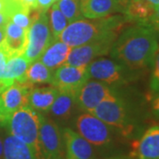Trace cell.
<instances>
[{
    "instance_id": "6da1fadb",
    "label": "cell",
    "mask_w": 159,
    "mask_h": 159,
    "mask_svg": "<svg viewBox=\"0 0 159 159\" xmlns=\"http://www.w3.org/2000/svg\"><path fill=\"white\" fill-rule=\"evenodd\" d=\"M159 48L157 32L148 24H134L121 31L111 48V57L131 70L153 64Z\"/></svg>"
},
{
    "instance_id": "7a4b0ae2",
    "label": "cell",
    "mask_w": 159,
    "mask_h": 159,
    "mask_svg": "<svg viewBox=\"0 0 159 159\" xmlns=\"http://www.w3.org/2000/svg\"><path fill=\"white\" fill-rule=\"evenodd\" d=\"M125 23H128V21L124 15H110L90 20L80 19L69 23L58 40L72 48L83 45L110 34H120Z\"/></svg>"
},
{
    "instance_id": "3957f363",
    "label": "cell",
    "mask_w": 159,
    "mask_h": 159,
    "mask_svg": "<svg viewBox=\"0 0 159 159\" xmlns=\"http://www.w3.org/2000/svg\"><path fill=\"white\" fill-rule=\"evenodd\" d=\"M42 116V114L28 104L12 113L5 126L7 133L29 145L38 159H43L39 144Z\"/></svg>"
},
{
    "instance_id": "277c9868",
    "label": "cell",
    "mask_w": 159,
    "mask_h": 159,
    "mask_svg": "<svg viewBox=\"0 0 159 159\" xmlns=\"http://www.w3.org/2000/svg\"><path fill=\"white\" fill-rule=\"evenodd\" d=\"M89 113L93 114L126 138L133 136L136 130V123L129 110L124 101L116 95L105 98Z\"/></svg>"
},
{
    "instance_id": "5b68a950",
    "label": "cell",
    "mask_w": 159,
    "mask_h": 159,
    "mask_svg": "<svg viewBox=\"0 0 159 159\" xmlns=\"http://www.w3.org/2000/svg\"><path fill=\"white\" fill-rule=\"evenodd\" d=\"M52 42L47 12L34 11L33 21L28 30V43L23 57L30 64L38 60Z\"/></svg>"
},
{
    "instance_id": "8992f818",
    "label": "cell",
    "mask_w": 159,
    "mask_h": 159,
    "mask_svg": "<svg viewBox=\"0 0 159 159\" xmlns=\"http://www.w3.org/2000/svg\"><path fill=\"white\" fill-rule=\"evenodd\" d=\"M74 125L76 132L94 147L105 148L112 143L114 128L93 114H80L75 119Z\"/></svg>"
},
{
    "instance_id": "52a82bcc",
    "label": "cell",
    "mask_w": 159,
    "mask_h": 159,
    "mask_svg": "<svg viewBox=\"0 0 159 159\" xmlns=\"http://www.w3.org/2000/svg\"><path fill=\"white\" fill-rule=\"evenodd\" d=\"M39 144L43 159H66L62 129L52 119L42 116Z\"/></svg>"
},
{
    "instance_id": "ba28073f",
    "label": "cell",
    "mask_w": 159,
    "mask_h": 159,
    "mask_svg": "<svg viewBox=\"0 0 159 159\" xmlns=\"http://www.w3.org/2000/svg\"><path fill=\"white\" fill-rule=\"evenodd\" d=\"M119 34H110L83 45L73 47L66 64L74 66H85L95 58L107 55L111 51Z\"/></svg>"
},
{
    "instance_id": "9c48e42d",
    "label": "cell",
    "mask_w": 159,
    "mask_h": 159,
    "mask_svg": "<svg viewBox=\"0 0 159 159\" xmlns=\"http://www.w3.org/2000/svg\"><path fill=\"white\" fill-rule=\"evenodd\" d=\"M126 68L120 63L107 58H100L91 61L87 66V76L89 80H97L106 84H118L127 79Z\"/></svg>"
},
{
    "instance_id": "30bf717a",
    "label": "cell",
    "mask_w": 159,
    "mask_h": 159,
    "mask_svg": "<svg viewBox=\"0 0 159 159\" xmlns=\"http://www.w3.org/2000/svg\"><path fill=\"white\" fill-rule=\"evenodd\" d=\"M87 66H74L64 64L55 69L52 74L51 85L58 91L77 94L80 88L88 80Z\"/></svg>"
},
{
    "instance_id": "8fae6325",
    "label": "cell",
    "mask_w": 159,
    "mask_h": 159,
    "mask_svg": "<svg viewBox=\"0 0 159 159\" xmlns=\"http://www.w3.org/2000/svg\"><path fill=\"white\" fill-rule=\"evenodd\" d=\"M115 95L108 84L88 80L76 94V103L82 111L90 112L105 98Z\"/></svg>"
},
{
    "instance_id": "7c38bea8",
    "label": "cell",
    "mask_w": 159,
    "mask_h": 159,
    "mask_svg": "<svg viewBox=\"0 0 159 159\" xmlns=\"http://www.w3.org/2000/svg\"><path fill=\"white\" fill-rule=\"evenodd\" d=\"M32 87L14 83L0 89V110L6 122L12 113L29 104V92Z\"/></svg>"
},
{
    "instance_id": "4fadbf2b",
    "label": "cell",
    "mask_w": 159,
    "mask_h": 159,
    "mask_svg": "<svg viewBox=\"0 0 159 159\" xmlns=\"http://www.w3.org/2000/svg\"><path fill=\"white\" fill-rule=\"evenodd\" d=\"M130 159H159V124L149 126L131 144Z\"/></svg>"
},
{
    "instance_id": "5bb4252c",
    "label": "cell",
    "mask_w": 159,
    "mask_h": 159,
    "mask_svg": "<svg viewBox=\"0 0 159 159\" xmlns=\"http://www.w3.org/2000/svg\"><path fill=\"white\" fill-rule=\"evenodd\" d=\"M66 159H96V151L89 142L70 127L62 128Z\"/></svg>"
},
{
    "instance_id": "9a60e30c",
    "label": "cell",
    "mask_w": 159,
    "mask_h": 159,
    "mask_svg": "<svg viewBox=\"0 0 159 159\" xmlns=\"http://www.w3.org/2000/svg\"><path fill=\"white\" fill-rule=\"evenodd\" d=\"M156 6L145 0H120V12L128 22L148 24Z\"/></svg>"
},
{
    "instance_id": "2e32d148",
    "label": "cell",
    "mask_w": 159,
    "mask_h": 159,
    "mask_svg": "<svg viewBox=\"0 0 159 159\" xmlns=\"http://www.w3.org/2000/svg\"><path fill=\"white\" fill-rule=\"evenodd\" d=\"M82 16L99 19L120 12V0H80Z\"/></svg>"
},
{
    "instance_id": "e0dca14e",
    "label": "cell",
    "mask_w": 159,
    "mask_h": 159,
    "mask_svg": "<svg viewBox=\"0 0 159 159\" xmlns=\"http://www.w3.org/2000/svg\"><path fill=\"white\" fill-rule=\"evenodd\" d=\"M28 43V30L9 20L6 26V38L2 44L10 57L22 55Z\"/></svg>"
},
{
    "instance_id": "ac0fdd59",
    "label": "cell",
    "mask_w": 159,
    "mask_h": 159,
    "mask_svg": "<svg viewBox=\"0 0 159 159\" xmlns=\"http://www.w3.org/2000/svg\"><path fill=\"white\" fill-rule=\"evenodd\" d=\"M29 65L30 63L23 57V55L9 57L6 63L3 88L8 87L14 83L29 85L27 76Z\"/></svg>"
},
{
    "instance_id": "d6986e66",
    "label": "cell",
    "mask_w": 159,
    "mask_h": 159,
    "mask_svg": "<svg viewBox=\"0 0 159 159\" xmlns=\"http://www.w3.org/2000/svg\"><path fill=\"white\" fill-rule=\"evenodd\" d=\"M72 47L60 40L52 42L38 60L51 70H55L66 64Z\"/></svg>"
},
{
    "instance_id": "ffe728a7",
    "label": "cell",
    "mask_w": 159,
    "mask_h": 159,
    "mask_svg": "<svg viewBox=\"0 0 159 159\" xmlns=\"http://www.w3.org/2000/svg\"><path fill=\"white\" fill-rule=\"evenodd\" d=\"M3 159H38V157L29 145L6 132L4 137Z\"/></svg>"
},
{
    "instance_id": "44dd1931",
    "label": "cell",
    "mask_w": 159,
    "mask_h": 159,
    "mask_svg": "<svg viewBox=\"0 0 159 159\" xmlns=\"http://www.w3.org/2000/svg\"><path fill=\"white\" fill-rule=\"evenodd\" d=\"M58 94L56 88H31L29 92V105L37 111H49Z\"/></svg>"
},
{
    "instance_id": "7402d4cb",
    "label": "cell",
    "mask_w": 159,
    "mask_h": 159,
    "mask_svg": "<svg viewBox=\"0 0 159 159\" xmlns=\"http://www.w3.org/2000/svg\"><path fill=\"white\" fill-rule=\"evenodd\" d=\"M76 102V95L70 92L58 91L57 97L51 105V116L57 120H66L70 118L74 104Z\"/></svg>"
},
{
    "instance_id": "603a6c76",
    "label": "cell",
    "mask_w": 159,
    "mask_h": 159,
    "mask_svg": "<svg viewBox=\"0 0 159 159\" xmlns=\"http://www.w3.org/2000/svg\"><path fill=\"white\" fill-rule=\"evenodd\" d=\"M52 70L47 67L40 60H36L29 65L27 76L29 85L34 86V84H44L51 83L52 80Z\"/></svg>"
},
{
    "instance_id": "cb8c5ba5",
    "label": "cell",
    "mask_w": 159,
    "mask_h": 159,
    "mask_svg": "<svg viewBox=\"0 0 159 159\" xmlns=\"http://www.w3.org/2000/svg\"><path fill=\"white\" fill-rule=\"evenodd\" d=\"M48 18L52 39L54 42L58 40L64 29L68 26L69 22L66 16L62 13V11L59 10L56 3L51 6Z\"/></svg>"
},
{
    "instance_id": "d4e9b609",
    "label": "cell",
    "mask_w": 159,
    "mask_h": 159,
    "mask_svg": "<svg viewBox=\"0 0 159 159\" xmlns=\"http://www.w3.org/2000/svg\"><path fill=\"white\" fill-rule=\"evenodd\" d=\"M57 7L67 19L69 23L82 19L80 0H57Z\"/></svg>"
},
{
    "instance_id": "484cf974",
    "label": "cell",
    "mask_w": 159,
    "mask_h": 159,
    "mask_svg": "<svg viewBox=\"0 0 159 159\" xmlns=\"http://www.w3.org/2000/svg\"><path fill=\"white\" fill-rule=\"evenodd\" d=\"M153 70L149 81V89L154 95L159 94V48L154 58Z\"/></svg>"
},
{
    "instance_id": "4316f807",
    "label": "cell",
    "mask_w": 159,
    "mask_h": 159,
    "mask_svg": "<svg viewBox=\"0 0 159 159\" xmlns=\"http://www.w3.org/2000/svg\"><path fill=\"white\" fill-rule=\"evenodd\" d=\"M9 54L6 52L3 45L0 46V89H3V82H4V77H5V72H6V63L9 59Z\"/></svg>"
},
{
    "instance_id": "83f0119b",
    "label": "cell",
    "mask_w": 159,
    "mask_h": 159,
    "mask_svg": "<svg viewBox=\"0 0 159 159\" xmlns=\"http://www.w3.org/2000/svg\"><path fill=\"white\" fill-rule=\"evenodd\" d=\"M56 2L55 0H36V9L40 12H47L51 6Z\"/></svg>"
},
{
    "instance_id": "f1b7e54d",
    "label": "cell",
    "mask_w": 159,
    "mask_h": 159,
    "mask_svg": "<svg viewBox=\"0 0 159 159\" xmlns=\"http://www.w3.org/2000/svg\"><path fill=\"white\" fill-rule=\"evenodd\" d=\"M149 26H151L157 32H159V5L156 6L152 17L149 20Z\"/></svg>"
},
{
    "instance_id": "f546056e",
    "label": "cell",
    "mask_w": 159,
    "mask_h": 159,
    "mask_svg": "<svg viewBox=\"0 0 159 159\" xmlns=\"http://www.w3.org/2000/svg\"><path fill=\"white\" fill-rule=\"evenodd\" d=\"M151 111L154 117L159 120V94L155 95V97L151 100Z\"/></svg>"
},
{
    "instance_id": "4dcf8cb0",
    "label": "cell",
    "mask_w": 159,
    "mask_h": 159,
    "mask_svg": "<svg viewBox=\"0 0 159 159\" xmlns=\"http://www.w3.org/2000/svg\"><path fill=\"white\" fill-rule=\"evenodd\" d=\"M9 17L5 12H0V28H6V24L9 22Z\"/></svg>"
},
{
    "instance_id": "1f68e13d",
    "label": "cell",
    "mask_w": 159,
    "mask_h": 159,
    "mask_svg": "<svg viewBox=\"0 0 159 159\" xmlns=\"http://www.w3.org/2000/svg\"><path fill=\"white\" fill-rule=\"evenodd\" d=\"M25 6L29 7L31 10L36 9V0H20Z\"/></svg>"
},
{
    "instance_id": "d6a6232c",
    "label": "cell",
    "mask_w": 159,
    "mask_h": 159,
    "mask_svg": "<svg viewBox=\"0 0 159 159\" xmlns=\"http://www.w3.org/2000/svg\"><path fill=\"white\" fill-rule=\"evenodd\" d=\"M9 5V0H0V12L6 13Z\"/></svg>"
},
{
    "instance_id": "836d02e7",
    "label": "cell",
    "mask_w": 159,
    "mask_h": 159,
    "mask_svg": "<svg viewBox=\"0 0 159 159\" xmlns=\"http://www.w3.org/2000/svg\"><path fill=\"white\" fill-rule=\"evenodd\" d=\"M6 38V28H0V46L5 42Z\"/></svg>"
},
{
    "instance_id": "e575fe53",
    "label": "cell",
    "mask_w": 159,
    "mask_h": 159,
    "mask_svg": "<svg viewBox=\"0 0 159 159\" xmlns=\"http://www.w3.org/2000/svg\"><path fill=\"white\" fill-rule=\"evenodd\" d=\"M4 154V137L2 136V134L0 132V159H3Z\"/></svg>"
},
{
    "instance_id": "d590c367",
    "label": "cell",
    "mask_w": 159,
    "mask_h": 159,
    "mask_svg": "<svg viewBox=\"0 0 159 159\" xmlns=\"http://www.w3.org/2000/svg\"><path fill=\"white\" fill-rule=\"evenodd\" d=\"M6 119L4 118L3 114L1 112V110H0V127H5L6 125Z\"/></svg>"
},
{
    "instance_id": "8d00e7d4",
    "label": "cell",
    "mask_w": 159,
    "mask_h": 159,
    "mask_svg": "<svg viewBox=\"0 0 159 159\" xmlns=\"http://www.w3.org/2000/svg\"><path fill=\"white\" fill-rule=\"evenodd\" d=\"M145 1H148L149 3H151L155 6H158L159 5V0H145Z\"/></svg>"
},
{
    "instance_id": "74e56055",
    "label": "cell",
    "mask_w": 159,
    "mask_h": 159,
    "mask_svg": "<svg viewBox=\"0 0 159 159\" xmlns=\"http://www.w3.org/2000/svg\"><path fill=\"white\" fill-rule=\"evenodd\" d=\"M107 159H130L129 157H109Z\"/></svg>"
},
{
    "instance_id": "f35d334b",
    "label": "cell",
    "mask_w": 159,
    "mask_h": 159,
    "mask_svg": "<svg viewBox=\"0 0 159 159\" xmlns=\"http://www.w3.org/2000/svg\"><path fill=\"white\" fill-rule=\"evenodd\" d=\"M55 1H57V0H55Z\"/></svg>"
}]
</instances>
